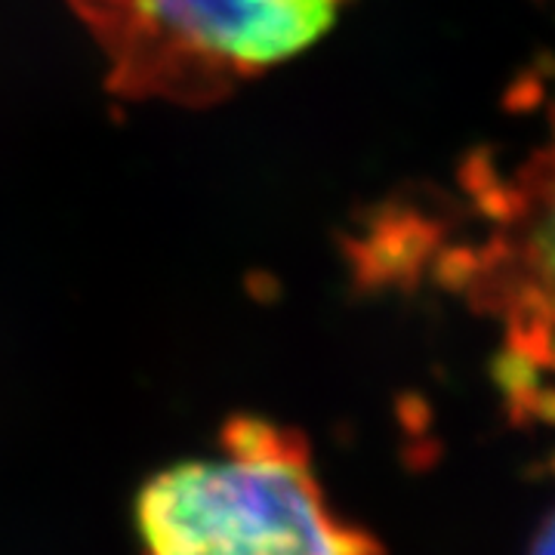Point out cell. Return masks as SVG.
Returning <instances> with one entry per match:
<instances>
[{"mask_svg": "<svg viewBox=\"0 0 555 555\" xmlns=\"http://www.w3.org/2000/svg\"><path fill=\"white\" fill-rule=\"evenodd\" d=\"M219 444L222 460H185L142 485V553L386 555L377 537L334 513L302 433L238 414Z\"/></svg>", "mask_w": 555, "mask_h": 555, "instance_id": "6da1fadb", "label": "cell"}, {"mask_svg": "<svg viewBox=\"0 0 555 555\" xmlns=\"http://www.w3.org/2000/svg\"><path fill=\"white\" fill-rule=\"evenodd\" d=\"M96 40L120 100L210 108L297 60L346 0H65Z\"/></svg>", "mask_w": 555, "mask_h": 555, "instance_id": "7a4b0ae2", "label": "cell"}, {"mask_svg": "<svg viewBox=\"0 0 555 555\" xmlns=\"http://www.w3.org/2000/svg\"><path fill=\"white\" fill-rule=\"evenodd\" d=\"M528 555H555L553 550V521L550 518H543V525H540V531H537L534 543H531V553Z\"/></svg>", "mask_w": 555, "mask_h": 555, "instance_id": "3957f363", "label": "cell"}]
</instances>
